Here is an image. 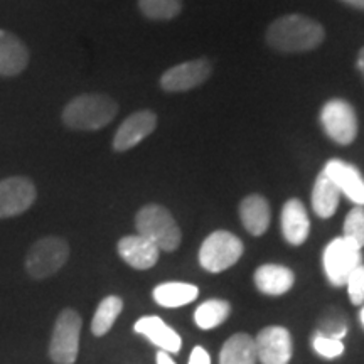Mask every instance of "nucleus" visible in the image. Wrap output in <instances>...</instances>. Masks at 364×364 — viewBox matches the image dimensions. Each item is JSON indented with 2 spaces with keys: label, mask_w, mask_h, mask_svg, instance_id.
<instances>
[{
  "label": "nucleus",
  "mask_w": 364,
  "mask_h": 364,
  "mask_svg": "<svg viewBox=\"0 0 364 364\" xmlns=\"http://www.w3.org/2000/svg\"><path fill=\"white\" fill-rule=\"evenodd\" d=\"M136 235L152 241L161 252H176L182 241L181 228L167 208L147 204L135 216Z\"/></svg>",
  "instance_id": "7ed1b4c3"
},
{
  "label": "nucleus",
  "mask_w": 364,
  "mask_h": 364,
  "mask_svg": "<svg viewBox=\"0 0 364 364\" xmlns=\"http://www.w3.org/2000/svg\"><path fill=\"white\" fill-rule=\"evenodd\" d=\"M199 295V289L186 282H166L154 289L152 297L161 307L177 309L194 302Z\"/></svg>",
  "instance_id": "412c9836"
},
{
  "label": "nucleus",
  "mask_w": 364,
  "mask_h": 364,
  "mask_svg": "<svg viewBox=\"0 0 364 364\" xmlns=\"http://www.w3.org/2000/svg\"><path fill=\"white\" fill-rule=\"evenodd\" d=\"M257 361L255 339L245 332L231 336L220 353V364H257Z\"/></svg>",
  "instance_id": "4be33fe9"
},
{
  "label": "nucleus",
  "mask_w": 364,
  "mask_h": 364,
  "mask_svg": "<svg viewBox=\"0 0 364 364\" xmlns=\"http://www.w3.org/2000/svg\"><path fill=\"white\" fill-rule=\"evenodd\" d=\"M346 287H348L349 300H351L354 306H363L364 304V263L363 265H359L356 270L349 275L348 282H346Z\"/></svg>",
  "instance_id": "c85d7f7f"
},
{
  "label": "nucleus",
  "mask_w": 364,
  "mask_h": 364,
  "mask_svg": "<svg viewBox=\"0 0 364 364\" xmlns=\"http://www.w3.org/2000/svg\"><path fill=\"white\" fill-rule=\"evenodd\" d=\"M255 287L262 294L270 297H280L289 292L295 284V275L289 267L277 265V263H267L257 268L253 275Z\"/></svg>",
  "instance_id": "6ab92c4d"
},
{
  "label": "nucleus",
  "mask_w": 364,
  "mask_h": 364,
  "mask_svg": "<svg viewBox=\"0 0 364 364\" xmlns=\"http://www.w3.org/2000/svg\"><path fill=\"white\" fill-rule=\"evenodd\" d=\"M230 314H231V304L228 302V300L209 299L196 309L194 322L199 329H204V331L215 329V327L221 326L223 322L230 317Z\"/></svg>",
  "instance_id": "5701e85b"
},
{
  "label": "nucleus",
  "mask_w": 364,
  "mask_h": 364,
  "mask_svg": "<svg viewBox=\"0 0 364 364\" xmlns=\"http://www.w3.org/2000/svg\"><path fill=\"white\" fill-rule=\"evenodd\" d=\"M312 348L318 356L326 359H336L344 354L343 341L326 338V336H321V334H316V338L312 339Z\"/></svg>",
  "instance_id": "cd10ccee"
},
{
  "label": "nucleus",
  "mask_w": 364,
  "mask_h": 364,
  "mask_svg": "<svg viewBox=\"0 0 364 364\" xmlns=\"http://www.w3.org/2000/svg\"><path fill=\"white\" fill-rule=\"evenodd\" d=\"M243 241L230 231H215L203 241L199 248V263L206 272L221 273L236 265L243 257Z\"/></svg>",
  "instance_id": "423d86ee"
},
{
  "label": "nucleus",
  "mask_w": 364,
  "mask_h": 364,
  "mask_svg": "<svg viewBox=\"0 0 364 364\" xmlns=\"http://www.w3.org/2000/svg\"><path fill=\"white\" fill-rule=\"evenodd\" d=\"M322 130L334 144L349 145L358 136V115L353 105L343 98H332L318 113Z\"/></svg>",
  "instance_id": "0eeeda50"
},
{
  "label": "nucleus",
  "mask_w": 364,
  "mask_h": 364,
  "mask_svg": "<svg viewBox=\"0 0 364 364\" xmlns=\"http://www.w3.org/2000/svg\"><path fill=\"white\" fill-rule=\"evenodd\" d=\"M139 9L150 21H171L182 11V0H139Z\"/></svg>",
  "instance_id": "393cba45"
},
{
  "label": "nucleus",
  "mask_w": 364,
  "mask_h": 364,
  "mask_svg": "<svg viewBox=\"0 0 364 364\" xmlns=\"http://www.w3.org/2000/svg\"><path fill=\"white\" fill-rule=\"evenodd\" d=\"M363 265L361 248L346 240L344 236H338L331 241L322 253V267L331 285L343 287L348 282L349 275Z\"/></svg>",
  "instance_id": "6e6552de"
},
{
  "label": "nucleus",
  "mask_w": 364,
  "mask_h": 364,
  "mask_svg": "<svg viewBox=\"0 0 364 364\" xmlns=\"http://www.w3.org/2000/svg\"><path fill=\"white\" fill-rule=\"evenodd\" d=\"M359 318H361V324L364 327V307L361 309V312H359Z\"/></svg>",
  "instance_id": "72a5a7b5"
},
{
  "label": "nucleus",
  "mask_w": 364,
  "mask_h": 364,
  "mask_svg": "<svg viewBox=\"0 0 364 364\" xmlns=\"http://www.w3.org/2000/svg\"><path fill=\"white\" fill-rule=\"evenodd\" d=\"M255 348L262 364H289L292 359V338L285 327H265L255 338Z\"/></svg>",
  "instance_id": "9b49d317"
},
{
  "label": "nucleus",
  "mask_w": 364,
  "mask_h": 364,
  "mask_svg": "<svg viewBox=\"0 0 364 364\" xmlns=\"http://www.w3.org/2000/svg\"><path fill=\"white\" fill-rule=\"evenodd\" d=\"M322 172L334 182L341 194L346 196L354 206L364 208V177L356 166L341 159H331L326 162Z\"/></svg>",
  "instance_id": "ddd939ff"
},
{
  "label": "nucleus",
  "mask_w": 364,
  "mask_h": 364,
  "mask_svg": "<svg viewBox=\"0 0 364 364\" xmlns=\"http://www.w3.org/2000/svg\"><path fill=\"white\" fill-rule=\"evenodd\" d=\"M117 250L122 260L135 270H149L156 265L161 257V250L140 235H129L120 238Z\"/></svg>",
  "instance_id": "4468645a"
},
{
  "label": "nucleus",
  "mask_w": 364,
  "mask_h": 364,
  "mask_svg": "<svg viewBox=\"0 0 364 364\" xmlns=\"http://www.w3.org/2000/svg\"><path fill=\"white\" fill-rule=\"evenodd\" d=\"M188 364H211V358H209L208 351L203 346H196L193 353H191Z\"/></svg>",
  "instance_id": "c756f323"
},
{
  "label": "nucleus",
  "mask_w": 364,
  "mask_h": 364,
  "mask_svg": "<svg viewBox=\"0 0 364 364\" xmlns=\"http://www.w3.org/2000/svg\"><path fill=\"white\" fill-rule=\"evenodd\" d=\"M117 113L118 103L108 95L86 93L68 102L61 118L68 129L95 132L110 124Z\"/></svg>",
  "instance_id": "f03ea898"
},
{
  "label": "nucleus",
  "mask_w": 364,
  "mask_h": 364,
  "mask_svg": "<svg viewBox=\"0 0 364 364\" xmlns=\"http://www.w3.org/2000/svg\"><path fill=\"white\" fill-rule=\"evenodd\" d=\"M122 311H124V300L120 297H117V295L105 297L97 307L93 321H91V332L97 338H102V336H105L112 329Z\"/></svg>",
  "instance_id": "b1692460"
},
{
  "label": "nucleus",
  "mask_w": 364,
  "mask_h": 364,
  "mask_svg": "<svg viewBox=\"0 0 364 364\" xmlns=\"http://www.w3.org/2000/svg\"><path fill=\"white\" fill-rule=\"evenodd\" d=\"M358 70L361 71V75H363V78H364V48L358 54Z\"/></svg>",
  "instance_id": "2f4dec72"
},
{
  "label": "nucleus",
  "mask_w": 364,
  "mask_h": 364,
  "mask_svg": "<svg viewBox=\"0 0 364 364\" xmlns=\"http://www.w3.org/2000/svg\"><path fill=\"white\" fill-rule=\"evenodd\" d=\"M211 73L213 65L209 59H191L164 73L161 76V88L167 93H186L206 83Z\"/></svg>",
  "instance_id": "1a4fd4ad"
},
{
  "label": "nucleus",
  "mask_w": 364,
  "mask_h": 364,
  "mask_svg": "<svg viewBox=\"0 0 364 364\" xmlns=\"http://www.w3.org/2000/svg\"><path fill=\"white\" fill-rule=\"evenodd\" d=\"M135 332L147 338L150 343L161 348V351L166 353H179L182 348V339L177 332L167 326L161 317L157 316H145L135 322Z\"/></svg>",
  "instance_id": "dca6fc26"
},
{
  "label": "nucleus",
  "mask_w": 364,
  "mask_h": 364,
  "mask_svg": "<svg viewBox=\"0 0 364 364\" xmlns=\"http://www.w3.org/2000/svg\"><path fill=\"white\" fill-rule=\"evenodd\" d=\"M280 228L282 235L287 243L292 247L304 245L311 233V220H309L307 209L300 199H289L282 208L280 215Z\"/></svg>",
  "instance_id": "2eb2a0df"
},
{
  "label": "nucleus",
  "mask_w": 364,
  "mask_h": 364,
  "mask_svg": "<svg viewBox=\"0 0 364 364\" xmlns=\"http://www.w3.org/2000/svg\"><path fill=\"white\" fill-rule=\"evenodd\" d=\"M70 258V245L59 236H46L36 241L27 252L26 272L34 280L53 277L65 267Z\"/></svg>",
  "instance_id": "20e7f679"
},
{
  "label": "nucleus",
  "mask_w": 364,
  "mask_h": 364,
  "mask_svg": "<svg viewBox=\"0 0 364 364\" xmlns=\"http://www.w3.org/2000/svg\"><path fill=\"white\" fill-rule=\"evenodd\" d=\"M344 238L356 245L358 248L364 247V208L354 206L344 220Z\"/></svg>",
  "instance_id": "bb28decb"
},
{
  "label": "nucleus",
  "mask_w": 364,
  "mask_h": 364,
  "mask_svg": "<svg viewBox=\"0 0 364 364\" xmlns=\"http://www.w3.org/2000/svg\"><path fill=\"white\" fill-rule=\"evenodd\" d=\"M38 198L34 182L27 177H7L0 181V220L21 216Z\"/></svg>",
  "instance_id": "9d476101"
},
{
  "label": "nucleus",
  "mask_w": 364,
  "mask_h": 364,
  "mask_svg": "<svg viewBox=\"0 0 364 364\" xmlns=\"http://www.w3.org/2000/svg\"><path fill=\"white\" fill-rule=\"evenodd\" d=\"M29 65V49L16 34L0 29V76H17Z\"/></svg>",
  "instance_id": "f3484780"
},
{
  "label": "nucleus",
  "mask_w": 364,
  "mask_h": 364,
  "mask_svg": "<svg viewBox=\"0 0 364 364\" xmlns=\"http://www.w3.org/2000/svg\"><path fill=\"white\" fill-rule=\"evenodd\" d=\"M240 220L245 230L253 236H262L267 233L270 226L272 213L270 203L267 201L265 196L262 194H250L241 199L240 203Z\"/></svg>",
  "instance_id": "a211bd4d"
},
{
  "label": "nucleus",
  "mask_w": 364,
  "mask_h": 364,
  "mask_svg": "<svg viewBox=\"0 0 364 364\" xmlns=\"http://www.w3.org/2000/svg\"><path fill=\"white\" fill-rule=\"evenodd\" d=\"M346 332H348V317L344 316V312L338 311V309H329L318 318L316 334L343 341Z\"/></svg>",
  "instance_id": "a878e982"
},
{
  "label": "nucleus",
  "mask_w": 364,
  "mask_h": 364,
  "mask_svg": "<svg viewBox=\"0 0 364 364\" xmlns=\"http://www.w3.org/2000/svg\"><path fill=\"white\" fill-rule=\"evenodd\" d=\"M83 321L75 309L59 314L49 343V358L54 364H75L80 353V336Z\"/></svg>",
  "instance_id": "39448f33"
},
{
  "label": "nucleus",
  "mask_w": 364,
  "mask_h": 364,
  "mask_svg": "<svg viewBox=\"0 0 364 364\" xmlns=\"http://www.w3.org/2000/svg\"><path fill=\"white\" fill-rule=\"evenodd\" d=\"M341 201V191L336 184L327 177L324 172H318L316 182H314L311 203L314 213L322 220L332 218L336 215Z\"/></svg>",
  "instance_id": "aec40b11"
},
{
  "label": "nucleus",
  "mask_w": 364,
  "mask_h": 364,
  "mask_svg": "<svg viewBox=\"0 0 364 364\" xmlns=\"http://www.w3.org/2000/svg\"><path fill=\"white\" fill-rule=\"evenodd\" d=\"M157 127V115L150 110H140L127 117L122 125L118 127L113 136V150L115 152H127L134 149L149 135L154 134Z\"/></svg>",
  "instance_id": "f8f14e48"
},
{
  "label": "nucleus",
  "mask_w": 364,
  "mask_h": 364,
  "mask_svg": "<svg viewBox=\"0 0 364 364\" xmlns=\"http://www.w3.org/2000/svg\"><path fill=\"white\" fill-rule=\"evenodd\" d=\"M344 4H348V6H353L356 9H363L364 11V0H343Z\"/></svg>",
  "instance_id": "473e14b6"
},
{
  "label": "nucleus",
  "mask_w": 364,
  "mask_h": 364,
  "mask_svg": "<svg viewBox=\"0 0 364 364\" xmlns=\"http://www.w3.org/2000/svg\"><path fill=\"white\" fill-rule=\"evenodd\" d=\"M156 358H157V364H176L174 359L171 358V354L166 351H159Z\"/></svg>",
  "instance_id": "7c9ffc66"
},
{
  "label": "nucleus",
  "mask_w": 364,
  "mask_h": 364,
  "mask_svg": "<svg viewBox=\"0 0 364 364\" xmlns=\"http://www.w3.org/2000/svg\"><path fill=\"white\" fill-rule=\"evenodd\" d=\"M326 39L321 22L302 14H289L267 27L265 41L273 51L282 54L311 53Z\"/></svg>",
  "instance_id": "f257e3e1"
}]
</instances>
